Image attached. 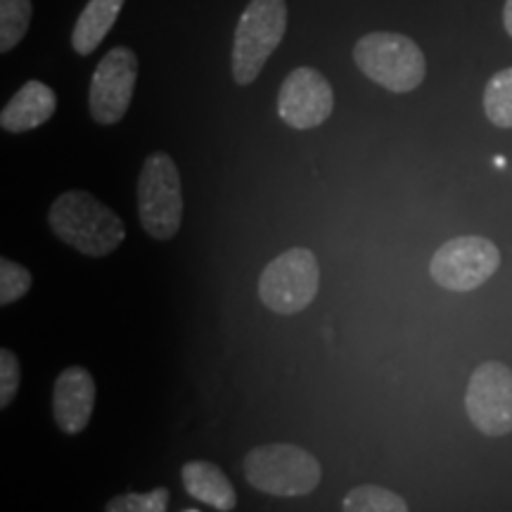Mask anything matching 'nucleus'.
Here are the masks:
<instances>
[{"mask_svg":"<svg viewBox=\"0 0 512 512\" xmlns=\"http://www.w3.org/2000/svg\"><path fill=\"white\" fill-rule=\"evenodd\" d=\"M48 226L83 256H107L126 240L124 219L86 190L62 192L48 211Z\"/></svg>","mask_w":512,"mask_h":512,"instance_id":"1","label":"nucleus"},{"mask_svg":"<svg viewBox=\"0 0 512 512\" xmlns=\"http://www.w3.org/2000/svg\"><path fill=\"white\" fill-rule=\"evenodd\" d=\"M242 470L249 486L278 498L309 496L323 477L318 458L294 444L254 446L245 456Z\"/></svg>","mask_w":512,"mask_h":512,"instance_id":"2","label":"nucleus"},{"mask_svg":"<svg viewBox=\"0 0 512 512\" xmlns=\"http://www.w3.org/2000/svg\"><path fill=\"white\" fill-rule=\"evenodd\" d=\"M138 219L150 238L169 242L183 223V185L178 166L166 152L147 155L138 176Z\"/></svg>","mask_w":512,"mask_h":512,"instance_id":"3","label":"nucleus"},{"mask_svg":"<svg viewBox=\"0 0 512 512\" xmlns=\"http://www.w3.org/2000/svg\"><path fill=\"white\" fill-rule=\"evenodd\" d=\"M356 67L392 93H411L425 81L427 62L418 43L392 31L363 36L354 48Z\"/></svg>","mask_w":512,"mask_h":512,"instance_id":"4","label":"nucleus"},{"mask_svg":"<svg viewBox=\"0 0 512 512\" xmlns=\"http://www.w3.org/2000/svg\"><path fill=\"white\" fill-rule=\"evenodd\" d=\"M287 31L285 0H249L233 41V79L249 86L283 43Z\"/></svg>","mask_w":512,"mask_h":512,"instance_id":"5","label":"nucleus"},{"mask_svg":"<svg viewBox=\"0 0 512 512\" xmlns=\"http://www.w3.org/2000/svg\"><path fill=\"white\" fill-rule=\"evenodd\" d=\"M320 266L306 247H292L268 261L259 278V299L280 316L304 311L318 294Z\"/></svg>","mask_w":512,"mask_h":512,"instance_id":"6","label":"nucleus"},{"mask_svg":"<svg viewBox=\"0 0 512 512\" xmlns=\"http://www.w3.org/2000/svg\"><path fill=\"white\" fill-rule=\"evenodd\" d=\"M501 266V252L491 240L463 235L441 245L430 261V275L448 292H472Z\"/></svg>","mask_w":512,"mask_h":512,"instance_id":"7","label":"nucleus"},{"mask_svg":"<svg viewBox=\"0 0 512 512\" xmlns=\"http://www.w3.org/2000/svg\"><path fill=\"white\" fill-rule=\"evenodd\" d=\"M138 81V57L131 48H112L95 67L88 107L95 124L114 126L124 119Z\"/></svg>","mask_w":512,"mask_h":512,"instance_id":"8","label":"nucleus"},{"mask_svg":"<svg viewBox=\"0 0 512 512\" xmlns=\"http://www.w3.org/2000/svg\"><path fill=\"white\" fill-rule=\"evenodd\" d=\"M465 408L472 425L486 437L512 432V370L498 361L482 363L470 377Z\"/></svg>","mask_w":512,"mask_h":512,"instance_id":"9","label":"nucleus"},{"mask_svg":"<svg viewBox=\"0 0 512 512\" xmlns=\"http://www.w3.org/2000/svg\"><path fill=\"white\" fill-rule=\"evenodd\" d=\"M335 110V93L318 69L297 67L287 74L278 93V114L290 128L309 131L325 124Z\"/></svg>","mask_w":512,"mask_h":512,"instance_id":"10","label":"nucleus"},{"mask_svg":"<svg viewBox=\"0 0 512 512\" xmlns=\"http://www.w3.org/2000/svg\"><path fill=\"white\" fill-rule=\"evenodd\" d=\"M95 380L86 368L72 366L57 375L53 387V418L64 434H81L95 408Z\"/></svg>","mask_w":512,"mask_h":512,"instance_id":"11","label":"nucleus"},{"mask_svg":"<svg viewBox=\"0 0 512 512\" xmlns=\"http://www.w3.org/2000/svg\"><path fill=\"white\" fill-rule=\"evenodd\" d=\"M57 110V95L43 81H27L12 95L0 112V126L8 133H27L53 119Z\"/></svg>","mask_w":512,"mask_h":512,"instance_id":"12","label":"nucleus"},{"mask_svg":"<svg viewBox=\"0 0 512 512\" xmlns=\"http://www.w3.org/2000/svg\"><path fill=\"white\" fill-rule=\"evenodd\" d=\"M181 482L195 501L209 505V508L228 512L238 505V494H235L226 472L219 465L209 463V460L185 463L181 470Z\"/></svg>","mask_w":512,"mask_h":512,"instance_id":"13","label":"nucleus"},{"mask_svg":"<svg viewBox=\"0 0 512 512\" xmlns=\"http://www.w3.org/2000/svg\"><path fill=\"white\" fill-rule=\"evenodd\" d=\"M126 0H91L81 10L72 31V46L79 55H91L95 48L105 41L110 29L117 22Z\"/></svg>","mask_w":512,"mask_h":512,"instance_id":"14","label":"nucleus"},{"mask_svg":"<svg viewBox=\"0 0 512 512\" xmlns=\"http://www.w3.org/2000/svg\"><path fill=\"white\" fill-rule=\"evenodd\" d=\"M342 508L351 512H406L408 503L384 486L361 484L344 496Z\"/></svg>","mask_w":512,"mask_h":512,"instance_id":"15","label":"nucleus"},{"mask_svg":"<svg viewBox=\"0 0 512 512\" xmlns=\"http://www.w3.org/2000/svg\"><path fill=\"white\" fill-rule=\"evenodd\" d=\"M484 112L491 124L512 128V67L501 69L486 83Z\"/></svg>","mask_w":512,"mask_h":512,"instance_id":"16","label":"nucleus"},{"mask_svg":"<svg viewBox=\"0 0 512 512\" xmlns=\"http://www.w3.org/2000/svg\"><path fill=\"white\" fill-rule=\"evenodd\" d=\"M31 22V0H0V50L10 53Z\"/></svg>","mask_w":512,"mask_h":512,"instance_id":"17","label":"nucleus"},{"mask_svg":"<svg viewBox=\"0 0 512 512\" xmlns=\"http://www.w3.org/2000/svg\"><path fill=\"white\" fill-rule=\"evenodd\" d=\"M31 273L17 261L3 259L0 261V304L10 306L19 302L31 290Z\"/></svg>","mask_w":512,"mask_h":512,"instance_id":"18","label":"nucleus"},{"mask_svg":"<svg viewBox=\"0 0 512 512\" xmlns=\"http://www.w3.org/2000/svg\"><path fill=\"white\" fill-rule=\"evenodd\" d=\"M169 508V491L166 489H155L150 494H126V496H114L110 503H107V510L110 512H164Z\"/></svg>","mask_w":512,"mask_h":512,"instance_id":"19","label":"nucleus"},{"mask_svg":"<svg viewBox=\"0 0 512 512\" xmlns=\"http://www.w3.org/2000/svg\"><path fill=\"white\" fill-rule=\"evenodd\" d=\"M22 384V366L15 351H0V408H8L19 392Z\"/></svg>","mask_w":512,"mask_h":512,"instance_id":"20","label":"nucleus"},{"mask_svg":"<svg viewBox=\"0 0 512 512\" xmlns=\"http://www.w3.org/2000/svg\"><path fill=\"white\" fill-rule=\"evenodd\" d=\"M503 24L505 31L512 36V0H505V8H503Z\"/></svg>","mask_w":512,"mask_h":512,"instance_id":"21","label":"nucleus"}]
</instances>
